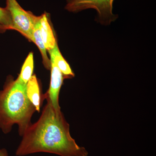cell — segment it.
I'll list each match as a JSON object with an SVG mask.
<instances>
[{
  "label": "cell",
  "instance_id": "7",
  "mask_svg": "<svg viewBox=\"0 0 156 156\" xmlns=\"http://www.w3.org/2000/svg\"><path fill=\"white\" fill-rule=\"evenodd\" d=\"M40 23L41 35L45 48L48 51L54 48L57 41L49 23L47 13H44L41 15Z\"/></svg>",
  "mask_w": 156,
  "mask_h": 156
},
{
  "label": "cell",
  "instance_id": "8",
  "mask_svg": "<svg viewBox=\"0 0 156 156\" xmlns=\"http://www.w3.org/2000/svg\"><path fill=\"white\" fill-rule=\"evenodd\" d=\"M26 94L28 99L35 108L36 111H41L43 97L41 95L40 86L36 76L33 75L26 84Z\"/></svg>",
  "mask_w": 156,
  "mask_h": 156
},
{
  "label": "cell",
  "instance_id": "12",
  "mask_svg": "<svg viewBox=\"0 0 156 156\" xmlns=\"http://www.w3.org/2000/svg\"><path fill=\"white\" fill-rule=\"evenodd\" d=\"M0 156H9L8 151L6 149H0Z\"/></svg>",
  "mask_w": 156,
  "mask_h": 156
},
{
  "label": "cell",
  "instance_id": "13",
  "mask_svg": "<svg viewBox=\"0 0 156 156\" xmlns=\"http://www.w3.org/2000/svg\"><path fill=\"white\" fill-rule=\"evenodd\" d=\"M7 30L5 27H3L2 26L0 25V32L2 33L5 31Z\"/></svg>",
  "mask_w": 156,
  "mask_h": 156
},
{
  "label": "cell",
  "instance_id": "4",
  "mask_svg": "<svg viewBox=\"0 0 156 156\" xmlns=\"http://www.w3.org/2000/svg\"><path fill=\"white\" fill-rule=\"evenodd\" d=\"M6 1V8L11 14L13 30L19 32L30 41L34 26L40 16H35L30 11H25L16 0Z\"/></svg>",
  "mask_w": 156,
  "mask_h": 156
},
{
  "label": "cell",
  "instance_id": "6",
  "mask_svg": "<svg viewBox=\"0 0 156 156\" xmlns=\"http://www.w3.org/2000/svg\"><path fill=\"white\" fill-rule=\"evenodd\" d=\"M50 56V60L53 62L60 70L64 79H71L75 76L69 64L63 58L58 49L57 42L53 49L48 50Z\"/></svg>",
  "mask_w": 156,
  "mask_h": 156
},
{
  "label": "cell",
  "instance_id": "10",
  "mask_svg": "<svg viewBox=\"0 0 156 156\" xmlns=\"http://www.w3.org/2000/svg\"><path fill=\"white\" fill-rule=\"evenodd\" d=\"M34 67V54L33 53L30 52L23 65L21 71L17 79L23 83H27L32 76Z\"/></svg>",
  "mask_w": 156,
  "mask_h": 156
},
{
  "label": "cell",
  "instance_id": "1",
  "mask_svg": "<svg viewBox=\"0 0 156 156\" xmlns=\"http://www.w3.org/2000/svg\"><path fill=\"white\" fill-rule=\"evenodd\" d=\"M41 115L22 136L15 152L17 156L48 153L60 156H88L70 133L69 125L61 111L57 112L47 100Z\"/></svg>",
  "mask_w": 156,
  "mask_h": 156
},
{
  "label": "cell",
  "instance_id": "5",
  "mask_svg": "<svg viewBox=\"0 0 156 156\" xmlns=\"http://www.w3.org/2000/svg\"><path fill=\"white\" fill-rule=\"evenodd\" d=\"M51 62V79L50 87L48 92L42 96L43 99L48 100L53 108L57 112H60L61 108L58 102L59 92L64 80V77L53 61Z\"/></svg>",
  "mask_w": 156,
  "mask_h": 156
},
{
  "label": "cell",
  "instance_id": "3",
  "mask_svg": "<svg viewBox=\"0 0 156 156\" xmlns=\"http://www.w3.org/2000/svg\"><path fill=\"white\" fill-rule=\"evenodd\" d=\"M114 0H66V10L71 12H78L88 9L97 11L96 20L101 24L108 25L115 21L118 16L113 13Z\"/></svg>",
  "mask_w": 156,
  "mask_h": 156
},
{
  "label": "cell",
  "instance_id": "2",
  "mask_svg": "<svg viewBox=\"0 0 156 156\" xmlns=\"http://www.w3.org/2000/svg\"><path fill=\"white\" fill-rule=\"evenodd\" d=\"M35 108L26 94V84L18 79L8 78L0 91V128L9 134L17 125L19 135L22 136L31 125V119Z\"/></svg>",
  "mask_w": 156,
  "mask_h": 156
},
{
  "label": "cell",
  "instance_id": "11",
  "mask_svg": "<svg viewBox=\"0 0 156 156\" xmlns=\"http://www.w3.org/2000/svg\"><path fill=\"white\" fill-rule=\"evenodd\" d=\"M0 25L7 30H13L11 14L6 8L0 7Z\"/></svg>",
  "mask_w": 156,
  "mask_h": 156
},
{
  "label": "cell",
  "instance_id": "9",
  "mask_svg": "<svg viewBox=\"0 0 156 156\" xmlns=\"http://www.w3.org/2000/svg\"><path fill=\"white\" fill-rule=\"evenodd\" d=\"M40 20L41 16L39 17L38 20L37 21L34 26L30 41L34 42L37 46L41 54L43 64L47 69H50L51 68V62L47 54V49L45 48L44 44L41 35Z\"/></svg>",
  "mask_w": 156,
  "mask_h": 156
}]
</instances>
